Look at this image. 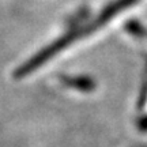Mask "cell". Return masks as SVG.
Wrapping results in <instances>:
<instances>
[{"label":"cell","instance_id":"obj_1","mask_svg":"<svg viewBox=\"0 0 147 147\" xmlns=\"http://www.w3.org/2000/svg\"><path fill=\"white\" fill-rule=\"evenodd\" d=\"M64 83H67L69 87L80 91H91L94 89V80L86 76H78V78H67L64 79Z\"/></svg>","mask_w":147,"mask_h":147},{"label":"cell","instance_id":"obj_2","mask_svg":"<svg viewBox=\"0 0 147 147\" xmlns=\"http://www.w3.org/2000/svg\"><path fill=\"white\" fill-rule=\"evenodd\" d=\"M138 127H139V129H140V131L147 132V116H144L143 119H140V120H139Z\"/></svg>","mask_w":147,"mask_h":147}]
</instances>
